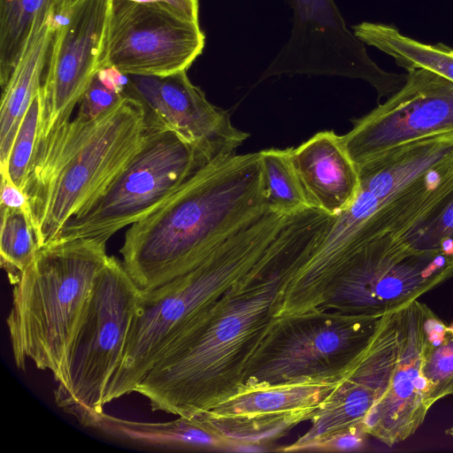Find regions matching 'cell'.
<instances>
[{
	"mask_svg": "<svg viewBox=\"0 0 453 453\" xmlns=\"http://www.w3.org/2000/svg\"><path fill=\"white\" fill-rule=\"evenodd\" d=\"M96 76L102 84L110 90L118 94H125L129 78L116 67H104L96 73Z\"/></svg>",
	"mask_w": 453,
	"mask_h": 453,
	"instance_id": "obj_32",
	"label": "cell"
},
{
	"mask_svg": "<svg viewBox=\"0 0 453 453\" xmlns=\"http://www.w3.org/2000/svg\"><path fill=\"white\" fill-rule=\"evenodd\" d=\"M125 94L136 98L152 124L170 129L213 160L235 155L249 134L234 127L227 111L211 104L187 71L167 76L128 75Z\"/></svg>",
	"mask_w": 453,
	"mask_h": 453,
	"instance_id": "obj_15",
	"label": "cell"
},
{
	"mask_svg": "<svg viewBox=\"0 0 453 453\" xmlns=\"http://www.w3.org/2000/svg\"><path fill=\"white\" fill-rule=\"evenodd\" d=\"M339 382L304 380L243 387L196 415L230 442L229 452L239 443L268 447L299 423L311 420Z\"/></svg>",
	"mask_w": 453,
	"mask_h": 453,
	"instance_id": "obj_14",
	"label": "cell"
},
{
	"mask_svg": "<svg viewBox=\"0 0 453 453\" xmlns=\"http://www.w3.org/2000/svg\"><path fill=\"white\" fill-rule=\"evenodd\" d=\"M41 112V88L33 99L13 141L8 165L1 175L6 176L23 192L35 150Z\"/></svg>",
	"mask_w": 453,
	"mask_h": 453,
	"instance_id": "obj_26",
	"label": "cell"
},
{
	"mask_svg": "<svg viewBox=\"0 0 453 453\" xmlns=\"http://www.w3.org/2000/svg\"><path fill=\"white\" fill-rule=\"evenodd\" d=\"M422 374L434 405L453 395V324H445L434 311L428 320Z\"/></svg>",
	"mask_w": 453,
	"mask_h": 453,
	"instance_id": "obj_24",
	"label": "cell"
},
{
	"mask_svg": "<svg viewBox=\"0 0 453 453\" xmlns=\"http://www.w3.org/2000/svg\"><path fill=\"white\" fill-rule=\"evenodd\" d=\"M133 3L160 7L189 20L199 22L198 0H127Z\"/></svg>",
	"mask_w": 453,
	"mask_h": 453,
	"instance_id": "obj_30",
	"label": "cell"
},
{
	"mask_svg": "<svg viewBox=\"0 0 453 453\" xmlns=\"http://www.w3.org/2000/svg\"><path fill=\"white\" fill-rule=\"evenodd\" d=\"M354 35L392 57L406 71L426 68L453 81V49L441 42L429 44L403 35L390 25L362 22L352 27Z\"/></svg>",
	"mask_w": 453,
	"mask_h": 453,
	"instance_id": "obj_21",
	"label": "cell"
},
{
	"mask_svg": "<svg viewBox=\"0 0 453 453\" xmlns=\"http://www.w3.org/2000/svg\"><path fill=\"white\" fill-rule=\"evenodd\" d=\"M283 225L265 212L219 242L197 265L142 291L122 362L107 387L104 405L134 392L152 365L191 322L213 311L237 286L271 271Z\"/></svg>",
	"mask_w": 453,
	"mask_h": 453,
	"instance_id": "obj_3",
	"label": "cell"
},
{
	"mask_svg": "<svg viewBox=\"0 0 453 453\" xmlns=\"http://www.w3.org/2000/svg\"><path fill=\"white\" fill-rule=\"evenodd\" d=\"M399 349L383 395L362 424L365 435L392 447L412 436L433 407L422 374L428 320L433 311L418 299L398 310Z\"/></svg>",
	"mask_w": 453,
	"mask_h": 453,
	"instance_id": "obj_16",
	"label": "cell"
},
{
	"mask_svg": "<svg viewBox=\"0 0 453 453\" xmlns=\"http://www.w3.org/2000/svg\"><path fill=\"white\" fill-rule=\"evenodd\" d=\"M124 95L107 88L96 73L80 102L77 115L93 119L112 108Z\"/></svg>",
	"mask_w": 453,
	"mask_h": 453,
	"instance_id": "obj_28",
	"label": "cell"
},
{
	"mask_svg": "<svg viewBox=\"0 0 453 453\" xmlns=\"http://www.w3.org/2000/svg\"><path fill=\"white\" fill-rule=\"evenodd\" d=\"M259 153L267 206L284 213L309 207L288 149H269Z\"/></svg>",
	"mask_w": 453,
	"mask_h": 453,
	"instance_id": "obj_25",
	"label": "cell"
},
{
	"mask_svg": "<svg viewBox=\"0 0 453 453\" xmlns=\"http://www.w3.org/2000/svg\"><path fill=\"white\" fill-rule=\"evenodd\" d=\"M404 242L416 250L441 253L453 262V197L413 229Z\"/></svg>",
	"mask_w": 453,
	"mask_h": 453,
	"instance_id": "obj_27",
	"label": "cell"
},
{
	"mask_svg": "<svg viewBox=\"0 0 453 453\" xmlns=\"http://www.w3.org/2000/svg\"><path fill=\"white\" fill-rule=\"evenodd\" d=\"M288 151L309 207L334 216L350 205L359 173L342 135L319 132Z\"/></svg>",
	"mask_w": 453,
	"mask_h": 453,
	"instance_id": "obj_18",
	"label": "cell"
},
{
	"mask_svg": "<svg viewBox=\"0 0 453 453\" xmlns=\"http://www.w3.org/2000/svg\"><path fill=\"white\" fill-rule=\"evenodd\" d=\"M93 429L119 441L167 450L229 451L230 442L198 415L166 422H140L103 412Z\"/></svg>",
	"mask_w": 453,
	"mask_h": 453,
	"instance_id": "obj_20",
	"label": "cell"
},
{
	"mask_svg": "<svg viewBox=\"0 0 453 453\" xmlns=\"http://www.w3.org/2000/svg\"><path fill=\"white\" fill-rule=\"evenodd\" d=\"M268 208L259 151L214 160L130 226L119 250L123 265L142 291L154 289Z\"/></svg>",
	"mask_w": 453,
	"mask_h": 453,
	"instance_id": "obj_1",
	"label": "cell"
},
{
	"mask_svg": "<svg viewBox=\"0 0 453 453\" xmlns=\"http://www.w3.org/2000/svg\"><path fill=\"white\" fill-rule=\"evenodd\" d=\"M399 341L397 310L383 316L364 356L323 401L311 418L308 431L294 443L274 451H303L308 445L335 433L352 428L362 430L369 411L387 389L396 363Z\"/></svg>",
	"mask_w": 453,
	"mask_h": 453,
	"instance_id": "obj_17",
	"label": "cell"
},
{
	"mask_svg": "<svg viewBox=\"0 0 453 453\" xmlns=\"http://www.w3.org/2000/svg\"><path fill=\"white\" fill-rule=\"evenodd\" d=\"M0 208V264L10 283L15 285L40 249L27 211L3 205Z\"/></svg>",
	"mask_w": 453,
	"mask_h": 453,
	"instance_id": "obj_23",
	"label": "cell"
},
{
	"mask_svg": "<svg viewBox=\"0 0 453 453\" xmlns=\"http://www.w3.org/2000/svg\"><path fill=\"white\" fill-rule=\"evenodd\" d=\"M365 436L360 428L348 429L311 443L303 451H357L364 447Z\"/></svg>",
	"mask_w": 453,
	"mask_h": 453,
	"instance_id": "obj_29",
	"label": "cell"
},
{
	"mask_svg": "<svg viewBox=\"0 0 453 453\" xmlns=\"http://www.w3.org/2000/svg\"><path fill=\"white\" fill-rule=\"evenodd\" d=\"M445 434L453 440V425L445 430Z\"/></svg>",
	"mask_w": 453,
	"mask_h": 453,
	"instance_id": "obj_33",
	"label": "cell"
},
{
	"mask_svg": "<svg viewBox=\"0 0 453 453\" xmlns=\"http://www.w3.org/2000/svg\"><path fill=\"white\" fill-rule=\"evenodd\" d=\"M74 0H0V85H5L37 12L58 9Z\"/></svg>",
	"mask_w": 453,
	"mask_h": 453,
	"instance_id": "obj_22",
	"label": "cell"
},
{
	"mask_svg": "<svg viewBox=\"0 0 453 453\" xmlns=\"http://www.w3.org/2000/svg\"><path fill=\"white\" fill-rule=\"evenodd\" d=\"M281 269L232 290L207 321L182 330L134 392L152 411L191 417L240 391L250 361L277 319Z\"/></svg>",
	"mask_w": 453,
	"mask_h": 453,
	"instance_id": "obj_2",
	"label": "cell"
},
{
	"mask_svg": "<svg viewBox=\"0 0 453 453\" xmlns=\"http://www.w3.org/2000/svg\"><path fill=\"white\" fill-rule=\"evenodd\" d=\"M383 316L317 309L277 318L250 361L243 387L341 381L364 356Z\"/></svg>",
	"mask_w": 453,
	"mask_h": 453,
	"instance_id": "obj_7",
	"label": "cell"
},
{
	"mask_svg": "<svg viewBox=\"0 0 453 453\" xmlns=\"http://www.w3.org/2000/svg\"><path fill=\"white\" fill-rule=\"evenodd\" d=\"M107 242L76 239L41 248L13 285L6 323L17 367L27 360L59 382L95 280L107 263Z\"/></svg>",
	"mask_w": 453,
	"mask_h": 453,
	"instance_id": "obj_5",
	"label": "cell"
},
{
	"mask_svg": "<svg viewBox=\"0 0 453 453\" xmlns=\"http://www.w3.org/2000/svg\"><path fill=\"white\" fill-rule=\"evenodd\" d=\"M0 205L27 211V200L25 193L4 175H1Z\"/></svg>",
	"mask_w": 453,
	"mask_h": 453,
	"instance_id": "obj_31",
	"label": "cell"
},
{
	"mask_svg": "<svg viewBox=\"0 0 453 453\" xmlns=\"http://www.w3.org/2000/svg\"><path fill=\"white\" fill-rule=\"evenodd\" d=\"M142 290L115 257L99 272L54 389L58 408L93 428L119 367Z\"/></svg>",
	"mask_w": 453,
	"mask_h": 453,
	"instance_id": "obj_6",
	"label": "cell"
},
{
	"mask_svg": "<svg viewBox=\"0 0 453 453\" xmlns=\"http://www.w3.org/2000/svg\"><path fill=\"white\" fill-rule=\"evenodd\" d=\"M451 277L453 262L447 256L380 239L351 258L319 309L380 317L399 310Z\"/></svg>",
	"mask_w": 453,
	"mask_h": 453,
	"instance_id": "obj_9",
	"label": "cell"
},
{
	"mask_svg": "<svg viewBox=\"0 0 453 453\" xmlns=\"http://www.w3.org/2000/svg\"><path fill=\"white\" fill-rule=\"evenodd\" d=\"M54 4L35 15L5 85L1 88L0 173L6 170L22 119L42 84L54 31Z\"/></svg>",
	"mask_w": 453,
	"mask_h": 453,
	"instance_id": "obj_19",
	"label": "cell"
},
{
	"mask_svg": "<svg viewBox=\"0 0 453 453\" xmlns=\"http://www.w3.org/2000/svg\"><path fill=\"white\" fill-rule=\"evenodd\" d=\"M453 131V81L426 68L407 71L403 85L342 135L360 164L399 144Z\"/></svg>",
	"mask_w": 453,
	"mask_h": 453,
	"instance_id": "obj_13",
	"label": "cell"
},
{
	"mask_svg": "<svg viewBox=\"0 0 453 453\" xmlns=\"http://www.w3.org/2000/svg\"><path fill=\"white\" fill-rule=\"evenodd\" d=\"M293 11L291 35L264 77L282 73L341 75L362 79L379 98L392 95L406 74L382 70L345 25L334 0H285Z\"/></svg>",
	"mask_w": 453,
	"mask_h": 453,
	"instance_id": "obj_11",
	"label": "cell"
},
{
	"mask_svg": "<svg viewBox=\"0 0 453 453\" xmlns=\"http://www.w3.org/2000/svg\"><path fill=\"white\" fill-rule=\"evenodd\" d=\"M212 161L173 131L153 124L123 171L89 206L67 221L52 243L76 239L108 242L122 228L157 210Z\"/></svg>",
	"mask_w": 453,
	"mask_h": 453,
	"instance_id": "obj_8",
	"label": "cell"
},
{
	"mask_svg": "<svg viewBox=\"0 0 453 453\" xmlns=\"http://www.w3.org/2000/svg\"><path fill=\"white\" fill-rule=\"evenodd\" d=\"M204 44L199 22L160 7L111 0L96 70L114 66L127 75L167 76L187 71Z\"/></svg>",
	"mask_w": 453,
	"mask_h": 453,
	"instance_id": "obj_10",
	"label": "cell"
},
{
	"mask_svg": "<svg viewBox=\"0 0 453 453\" xmlns=\"http://www.w3.org/2000/svg\"><path fill=\"white\" fill-rule=\"evenodd\" d=\"M152 127L142 104L125 94L98 117L76 115L37 142L24 193L39 249L106 189Z\"/></svg>",
	"mask_w": 453,
	"mask_h": 453,
	"instance_id": "obj_4",
	"label": "cell"
},
{
	"mask_svg": "<svg viewBox=\"0 0 453 453\" xmlns=\"http://www.w3.org/2000/svg\"><path fill=\"white\" fill-rule=\"evenodd\" d=\"M110 4L111 0H74L54 8L53 36L41 87L37 142L71 120L96 73Z\"/></svg>",
	"mask_w": 453,
	"mask_h": 453,
	"instance_id": "obj_12",
	"label": "cell"
}]
</instances>
